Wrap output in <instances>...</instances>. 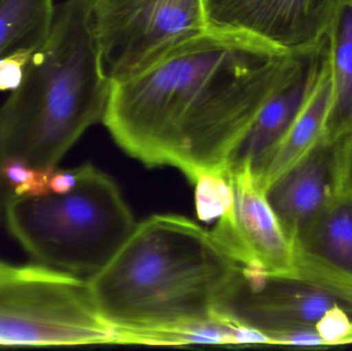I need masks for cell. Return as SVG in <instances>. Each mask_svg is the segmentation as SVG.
<instances>
[{"instance_id": "obj_1", "label": "cell", "mask_w": 352, "mask_h": 351, "mask_svg": "<svg viewBox=\"0 0 352 351\" xmlns=\"http://www.w3.org/2000/svg\"><path fill=\"white\" fill-rule=\"evenodd\" d=\"M300 52L281 53L208 28L113 84L102 123L126 154L150 168L175 167L194 185L225 177L232 154Z\"/></svg>"}, {"instance_id": "obj_2", "label": "cell", "mask_w": 352, "mask_h": 351, "mask_svg": "<svg viewBox=\"0 0 352 351\" xmlns=\"http://www.w3.org/2000/svg\"><path fill=\"white\" fill-rule=\"evenodd\" d=\"M238 266L210 231L156 214L88 282L116 344L184 346L190 330L225 323L217 306Z\"/></svg>"}, {"instance_id": "obj_3", "label": "cell", "mask_w": 352, "mask_h": 351, "mask_svg": "<svg viewBox=\"0 0 352 351\" xmlns=\"http://www.w3.org/2000/svg\"><path fill=\"white\" fill-rule=\"evenodd\" d=\"M92 2L56 6L22 84L0 107V162L18 158L35 168H56L80 136L102 122L113 84L101 62Z\"/></svg>"}, {"instance_id": "obj_4", "label": "cell", "mask_w": 352, "mask_h": 351, "mask_svg": "<svg viewBox=\"0 0 352 351\" xmlns=\"http://www.w3.org/2000/svg\"><path fill=\"white\" fill-rule=\"evenodd\" d=\"M76 170L69 191L12 198L4 218L10 234L35 261L89 282L138 224L109 175L91 164Z\"/></svg>"}, {"instance_id": "obj_5", "label": "cell", "mask_w": 352, "mask_h": 351, "mask_svg": "<svg viewBox=\"0 0 352 351\" xmlns=\"http://www.w3.org/2000/svg\"><path fill=\"white\" fill-rule=\"evenodd\" d=\"M116 344L89 282L45 264L0 261V346Z\"/></svg>"}, {"instance_id": "obj_6", "label": "cell", "mask_w": 352, "mask_h": 351, "mask_svg": "<svg viewBox=\"0 0 352 351\" xmlns=\"http://www.w3.org/2000/svg\"><path fill=\"white\" fill-rule=\"evenodd\" d=\"M217 315L264 344L287 346L301 332H316L324 346L352 344V301L294 276L238 266Z\"/></svg>"}, {"instance_id": "obj_7", "label": "cell", "mask_w": 352, "mask_h": 351, "mask_svg": "<svg viewBox=\"0 0 352 351\" xmlns=\"http://www.w3.org/2000/svg\"><path fill=\"white\" fill-rule=\"evenodd\" d=\"M92 16L111 84L146 69L208 29L204 0H93Z\"/></svg>"}, {"instance_id": "obj_8", "label": "cell", "mask_w": 352, "mask_h": 351, "mask_svg": "<svg viewBox=\"0 0 352 351\" xmlns=\"http://www.w3.org/2000/svg\"><path fill=\"white\" fill-rule=\"evenodd\" d=\"M225 177L230 199L210 231L215 240L240 266L296 278L293 243L252 171L240 169Z\"/></svg>"}, {"instance_id": "obj_9", "label": "cell", "mask_w": 352, "mask_h": 351, "mask_svg": "<svg viewBox=\"0 0 352 351\" xmlns=\"http://www.w3.org/2000/svg\"><path fill=\"white\" fill-rule=\"evenodd\" d=\"M341 0H204L208 28L294 53L327 37Z\"/></svg>"}, {"instance_id": "obj_10", "label": "cell", "mask_w": 352, "mask_h": 351, "mask_svg": "<svg viewBox=\"0 0 352 351\" xmlns=\"http://www.w3.org/2000/svg\"><path fill=\"white\" fill-rule=\"evenodd\" d=\"M328 60V36L300 52L295 65L261 107L234 150L225 175L244 168L252 173L293 125L316 89Z\"/></svg>"}, {"instance_id": "obj_11", "label": "cell", "mask_w": 352, "mask_h": 351, "mask_svg": "<svg viewBox=\"0 0 352 351\" xmlns=\"http://www.w3.org/2000/svg\"><path fill=\"white\" fill-rule=\"evenodd\" d=\"M293 245L296 278L352 301V196H336Z\"/></svg>"}, {"instance_id": "obj_12", "label": "cell", "mask_w": 352, "mask_h": 351, "mask_svg": "<svg viewBox=\"0 0 352 351\" xmlns=\"http://www.w3.org/2000/svg\"><path fill=\"white\" fill-rule=\"evenodd\" d=\"M333 170L332 150L320 146L265 191L292 243L336 197Z\"/></svg>"}, {"instance_id": "obj_13", "label": "cell", "mask_w": 352, "mask_h": 351, "mask_svg": "<svg viewBox=\"0 0 352 351\" xmlns=\"http://www.w3.org/2000/svg\"><path fill=\"white\" fill-rule=\"evenodd\" d=\"M330 55L306 104L280 141L252 171L258 185L267 188L322 146L324 125L332 100Z\"/></svg>"}, {"instance_id": "obj_14", "label": "cell", "mask_w": 352, "mask_h": 351, "mask_svg": "<svg viewBox=\"0 0 352 351\" xmlns=\"http://www.w3.org/2000/svg\"><path fill=\"white\" fill-rule=\"evenodd\" d=\"M327 36L333 94L322 146L333 148L352 136V0H341Z\"/></svg>"}, {"instance_id": "obj_15", "label": "cell", "mask_w": 352, "mask_h": 351, "mask_svg": "<svg viewBox=\"0 0 352 351\" xmlns=\"http://www.w3.org/2000/svg\"><path fill=\"white\" fill-rule=\"evenodd\" d=\"M54 0H0V58L36 49L49 34Z\"/></svg>"}, {"instance_id": "obj_16", "label": "cell", "mask_w": 352, "mask_h": 351, "mask_svg": "<svg viewBox=\"0 0 352 351\" xmlns=\"http://www.w3.org/2000/svg\"><path fill=\"white\" fill-rule=\"evenodd\" d=\"M34 49H20L0 58V92L20 87Z\"/></svg>"}, {"instance_id": "obj_17", "label": "cell", "mask_w": 352, "mask_h": 351, "mask_svg": "<svg viewBox=\"0 0 352 351\" xmlns=\"http://www.w3.org/2000/svg\"><path fill=\"white\" fill-rule=\"evenodd\" d=\"M332 150L336 196H352V136Z\"/></svg>"}, {"instance_id": "obj_18", "label": "cell", "mask_w": 352, "mask_h": 351, "mask_svg": "<svg viewBox=\"0 0 352 351\" xmlns=\"http://www.w3.org/2000/svg\"><path fill=\"white\" fill-rule=\"evenodd\" d=\"M76 183V170H59L54 169L50 179V192L65 193L69 191Z\"/></svg>"}]
</instances>
